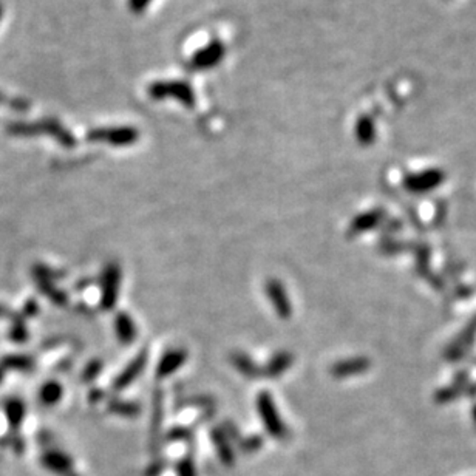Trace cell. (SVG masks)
Returning a JSON list of instances; mask_svg holds the SVG:
<instances>
[{
  "label": "cell",
  "mask_w": 476,
  "mask_h": 476,
  "mask_svg": "<svg viewBox=\"0 0 476 476\" xmlns=\"http://www.w3.org/2000/svg\"><path fill=\"white\" fill-rule=\"evenodd\" d=\"M101 368H103V364H101L99 360H94L92 364H88L84 371V380H93L99 374Z\"/></svg>",
  "instance_id": "17"
},
{
  "label": "cell",
  "mask_w": 476,
  "mask_h": 476,
  "mask_svg": "<svg viewBox=\"0 0 476 476\" xmlns=\"http://www.w3.org/2000/svg\"><path fill=\"white\" fill-rule=\"evenodd\" d=\"M41 396H42V401L45 404L48 405L56 404L62 396V386L58 382H50L42 389Z\"/></svg>",
  "instance_id": "14"
},
{
  "label": "cell",
  "mask_w": 476,
  "mask_h": 476,
  "mask_svg": "<svg viewBox=\"0 0 476 476\" xmlns=\"http://www.w3.org/2000/svg\"><path fill=\"white\" fill-rule=\"evenodd\" d=\"M109 410L112 413L124 416V417H135L139 415V405L136 402L130 401H113L109 405Z\"/></svg>",
  "instance_id": "13"
},
{
  "label": "cell",
  "mask_w": 476,
  "mask_h": 476,
  "mask_svg": "<svg viewBox=\"0 0 476 476\" xmlns=\"http://www.w3.org/2000/svg\"><path fill=\"white\" fill-rule=\"evenodd\" d=\"M294 356L289 351H278L272 356L268 364H266L263 370V376L269 379H277L280 377L282 374L287 373L291 366H293Z\"/></svg>",
  "instance_id": "8"
},
{
  "label": "cell",
  "mask_w": 476,
  "mask_h": 476,
  "mask_svg": "<svg viewBox=\"0 0 476 476\" xmlns=\"http://www.w3.org/2000/svg\"><path fill=\"white\" fill-rule=\"evenodd\" d=\"M186 360L187 351L184 350V348H172V350L166 351L156 365V377L166 379L169 376H172L174 373L178 371L180 368L186 364Z\"/></svg>",
  "instance_id": "5"
},
{
  "label": "cell",
  "mask_w": 476,
  "mask_h": 476,
  "mask_svg": "<svg viewBox=\"0 0 476 476\" xmlns=\"http://www.w3.org/2000/svg\"><path fill=\"white\" fill-rule=\"evenodd\" d=\"M42 464L50 468L52 472L58 473L59 476H79L74 472L72 459H70L67 455L56 452V450H52V452H47L43 455Z\"/></svg>",
  "instance_id": "7"
},
{
  "label": "cell",
  "mask_w": 476,
  "mask_h": 476,
  "mask_svg": "<svg viewBox=\"0 0 476 476\" xmlns=\"http://www.w3.org/2000/svg\"><path fill=\"white\" fill-rule=\"evenodd\" d=\"M23 416V407H22V404L21 402H11L8 404V417H10V421L11 424L16 425L21 422V419Z\"/></svg>",
  "instance_id": "16"
},
{
  "label": "cell",
  "mask_w": 476,
  "mask_h": 476,
  "mask_svg": "<svg viewBox=\"0 0 476 476\" xmlns=\"http://www.w3.org/2000/svg\"><path fill=\"white\" fill-rule=\"evenodd\" d=\"M211 436H212L214 446L217 447V452H218L220 459L223 461V464L232 466L234 464V459H236V456H234L229 439H227V437H229V436H227V433H225V431L220 430V428L212 430Z\"/></svg>",
  "instance_id": "11"
},
{
  "label": "cell",
  "mask_w": 476,
  "mask_h": 476,
  "mask_svg": "<svg viewBox=\"0 0 476 476\" xmlns=\"http://www.w3.org/2000/svg\"><path fill=\"white\" fill-rule=\"evenodd\" d=\"M121 277L123 272L118 263H109L105 266L103 272V280H101V307L105 311H110L116 307L119 288H121Z\"/></svg>",
  "instance_id": "2"
},
{
  "label": "cell",
  "mask_w": 476,
  "mask_h": 476,
  "mask_svg": "<svg viewBox=\"0 0 476 476\" xmlns=\"http://www.w3.org/2000/svg\"><path fill=\"white\" fill-rule=\"evenodd\" d=\"M176 472H178V476H196L194 461L190 458L181 459L178 464H176Z\"/></svg>",
  "instance_id": "15"
},
{
  "label": "cell",
  "mask_w": 476,
  "mask_h": 476,
  "mask_svg": "<svg viewBox=\"0 0 476 476\" xmlns=\"http://www.w3.org/2000/svg\"><path fill=\"white\" fill-rule=\"evenodd\" d=\"M257 411H258L260 419H262L266 431H268L274 439H278V441L287 439L288 428H287V425H284L280 413H278L276 401H274V397L271 396V393L268 391L258 393Z\"/></svg>",
  "instance_id": "1"
},
{
  "label": "cell",
  "mask_w": 476,
  "mask_h": 476,
  "mask_svg": "<svg viewBox=\"0 0 476 476\" xmlns=\"http://www.w3.org/2000/svg\"><path fill=\"white\" fill-rule=\"evenodd\" d=\"M265 293L268 296L271 307L282 320H289L293 315V303L287 293L284 284L277 278H268L265 283Z\"/></svg>",
  "instance_id": "3"
},
{
  "label": "cell",
  "mask_w": 476,
  "mask_h": 476,
  "mask_svg": "<svg viewBox=\"0 0 476 476\" xmlns=\"http://www.w3.org/2000/svg\"><path fill=\"white\" fill-rule=\"evenodd\" d=\"M231 364L236 370L243 374L247 379H256V377H263V370L260 368L256 362H253L247 354L236 351L231 354Z\"/></svg>",
  "instance_id": "10"
},
{
  "label": "cell",
  "mask_w": 476,
  "mask_h": 476,
  "mask_svg": "<svg viewBox=\"0 0 476 476\" xmlns=\"http://www.w3.org/2000/svg\"><path fill=\"white\" fill-rule=\"evenodd\" d=\"M145 365H147V351H141L138 356L133 358L123 371L118 374V377L113 382V389L116 391H123L127 386L135 382L136 377L144 371Z\"/></svg>",
  "instance_id": "4"
},
{
  "label": "cell",
  "mask_w": 476,
  "mask_h": 476,
  "mask_svg": "<svg viewBox=\"0 0 476 476\" xmlns=\"http://www.w3.org/2000/svg\"><path fill=\"white\" fill-rule=\"evenodd\" d=\"M379 218H380L379 212L360 214V215H358V217L351 221L350 231H348V234H350V236H358V234L366 232L368 229H371V227L376 226Z\"/></svg>",
  "instance_id": "12"
},
{
  "label": "cell",
  "mask_w": 476,
  "mask_h": 476,
  "mask_svg": "<svg viewBox=\"0 0 476 476\" xmlns=\"http://www.w3.org/2000/svg\"><path fill=\"white\" fill-rule=\"evenodd\" d=\"M368 366H370V362H368V359H365V358H350V359L335 362V364H333V366L329 368V373H331V376L335 379H345V377L354 376V374L366 371Z\"/></svg>",
  "instance_id": "6"
},
{
  "label": "cell",
  "mask_w": 476,
  "mask_h": 476,
  "mask_svg": "<svg viewBox=\"0 0 476 476\" xmlns=\"http://www.w3.org/2000/svg\"><path fill=\"white\" fill-rule=\"evenodd\" d=\"M115 331L118 335V340L123 345H130L136 339V325L133 322L129 313H118L115 317Z\"/></svg>",
  "instance_id": "9"
}]
</instances>
